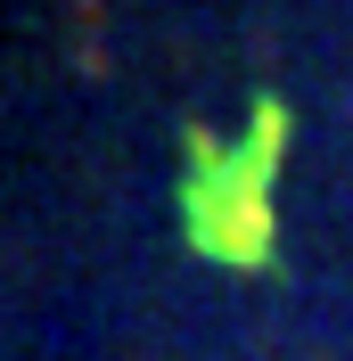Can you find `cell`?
<instances>
[{"instance_id":"6da1fadb","label":"cell","mask_w":353,"mask_h":361,"mask_svg":"<svg viewBox=\"0 0 353 361\" xmlns=\"http://www.w3.org/2000/svg\"><path fill=\"white\" fill-rule=\"evenodd\" d=\"M181 230L189 247L222 271H271L280 263V214H271V173L287 157V107L280 99H255V123H246L239 148H222L205 123L181 132Z\"/></svg>"}]
</instances>
